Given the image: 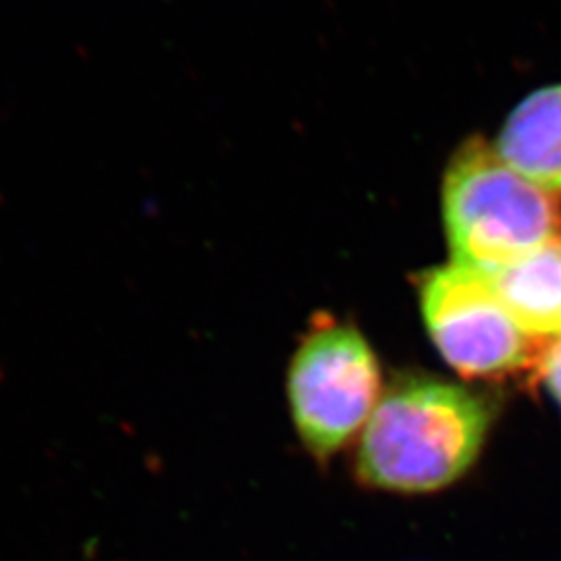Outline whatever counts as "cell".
<instances>
[{
	"label": "cell",
	"mask_w": 561,
	"mask_h": 561,
	"mask_svg": "<svg viewBox=\"0 0 561 561\" xmlns=\"http://www.w3.org/2000/svg\"><path fill=\"white\" fill-rule=\"evenodd\" d=\"M489 410L451 382L403 379L385 391L362 431L358 474L396 493H431L458 481L481 451Z\"/></svg>",
	"instance_id": "6da1fadb"
},
{
	"label": "cell",
	"mask_w": 561,
	"mask_h": 561,
	"mask_svg": "<svg viewBox=\"0 0 561 561\" xmlns=\"http://www.w3.org/2000/svg\"><path fill=\"white\" fill-rule=\"evenodd\" d=\"M443 219L454 262L484 275L561 238L553 194L522 178L479 140L466 144L447 169Z\"/></svg>",
	"instance_id": "7a4b0ae2"
},
{
	"label": "cell",
	"mask_w": 561,
	"mask_h": 561,
	"mask_svg": "<svg viewBox=\"0 0 561 561\" xmlns=\"http://www.w3.org/2000/svg\"><path fill=\"white\" fill-rule=\"evenodd\" d=\"M381 400L379 362L360 331L324 322L296 352L289 403L306 447L329 458L364 431Z\"/></svg>",
	"instance_id": "3957f363"
},
{
	"label": "cell",
	"mask_w": 561,
	"mask_h": 561,
	"mask_svg": "<svg viewBox=\"0 0 561 561\" xmlns=\"http://www.w3.org/2000/svg\"><path fill=\"white\" fill-rule=\"evenodd\" d=\"M424 322L445 362L468 379H493L537 368L549 340L522 331L489 275L451 262L424 275Z\"/></svg>",
	"instance_id": "277c9868"
},
{
	"label": "cell",
	"mask_w": 561,
	"mask_h": 561,
	"mask_svg": "<svg viewBox=\"0 0 561 561\" xmlns=\"http://www.w3.org/2000/svg\"><path fill=\"white\" fill-rule=\"evenodd\" d=\"M495 150L522 178L561 194V85L522 102L503 125Z\"/></svg>",
	"instance_id": "5b68a950"
},
{
	"label": "cell",
	"mask_w": 561,
	"mask_h": 561,
	"mask_svg": "<svg viewBox=\"0 0 561 561\" xmlns=\"http://www.w3.org/2000/svg\"><path fill=\"white\" fill-rule=\"evenodd\" d=\"M510 317L537 340L561 335V238L489 275Z\"/></svg>",
	"instance_id": "8992f818"
},
{
	"label": "cell",
	"mask_w": 561,
	"mask_h": 561,
	"mask_svg": "<svg viewBox=\"0 0 561 561\" xmlns=\"http://www.w3.org/2000/svg\"><path fill=\"white\" fill-rule=\"evenodd\" d=\"M537 368L541 373L542 382L561 403V335L547 341Z\"/></svg>",
	"instance_id": "52a82bcc"
}]
</instances>
